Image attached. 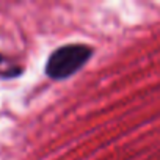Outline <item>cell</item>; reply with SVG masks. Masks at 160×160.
Wrapping results in <instances>:
<instances>
[{"label": "cell", "instance_id": "obj_2", "mask_svg": "<svg viewBox=\"0 0 160 160\" xmlns=\"http://www.w3.org/2000/svg\"><path fill=\"white\" fill-rule=\"evenodd\" d=\"M3 61V57H2V53H0V63H2Z\"/></svg>", "mask_w": 160, "mask_h": 160}, {"label": "cell", "instance_id": "obj_1", "mask_svg": "<svg viewBox=\"0 0 160 160\" xmlns=\"http://www.w3.org/2000/svg\"><path fill=\"white\" fill-rule=\"evenodd\" d=\"M93 55V49L85 44H68L55 49L46 63V74L53 80H64L82 69Z\"/></svg>", "mask_w": 160, "mask_h": 160}]
</instances>
